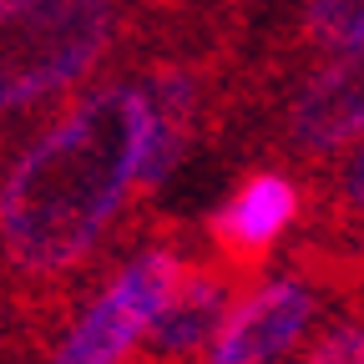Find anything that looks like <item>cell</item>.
<instances>
[{
	"instance_id": "1",
	"label": "cell",
	"mask_w": 364,
	"mask_h": 364,
	"mask_svg": "<svg viewBox=\"0 0 364 364\" xmlns=\"http://www.w3.org/2000/svg\"><path fill=\"white\" fill-rule=\"evenodd\" d=\"M127 46V0H0V152Z\"/></svg>"
},
{
	"instance_id": "2",
	"label": "cell",
	"mask_w": 364,
	"mask_h": 364,
	"mask_svg": "<svg viewBox=\"0 0 364 364\" xmlns=\"http://www.w3.org/2000/svg\"><path fill=\"white\" fill-rule=\"evenodd\" d=\"M248 289H253V279H243L233 263H223L198 233L167 304L157 309L152 329L142 334L132 359H142V364H198V359H208V349L218 344V334L228 324V314L238 309V299Z\"/></svg>"
},
{
	"instance_id": "3",
	"label": "cell",
	"mask_w": 364,
	"mask_h": 364,
	"mask_svg": "<svg viewBox=\"0 0 364 364\" xmlns=\"http://www.w3.org/2000/svg\"><path fill=\"white\" fill-rule=\"evenodd\" d=\"M304 218V177L284 172V167H248L233 193H228L203 223L198 233L203 243L233 263L243 279H268L273 248H279Z\"/></svg>"
},
{
	"instance_id": "4",
	"label": "cell",
	"mask_w": 364,
	"mask_h": 364,
	"mask_svg": "<svg viewBox=\"0 0 364 364\" xmlns=\"http://www.w3.org/2000/svg\"><path fill=\"white\" fill-rule=\"evenodd\" d=\"M324 304H329V294L314 279H304L299 268L268 273V279H258L238 299V309L228 314V324H223V334H218V344L208 349L203 364H273V359H289L304 339H314Z\"/></svg>"
},
{
	"instance_id": "5",
	"label": "cell",
	"mask_w": 364,
	"mask_h": 364,
	"mask_svg": "<svg viewBox=\"0 0 364 364\" xmlns=\"http://www.w3.org/2000/svg\"><path fill=\"white\" fill-rule=\"evenodd\" d=\"M273 0H127L122 61L152 51H248L243 26Z\"/></svg>"
},
{
	"instance_id": "6",
	"label": "cell",
	"mask_w": 364,
	"mask_h": 364,
	"mask_svg": "<svg viewBox=\"0 0 364 364\" xmlns=\"http://www.w3.org/2000/svg\"><path fill=\"white\" fill-rule=\"evenodd\" d=\"M359 46H364V0H304L284 31L248 46V61L268 76H284L309 61L359 51Z\"/></svg>"
},
{
	"instance_id": "7",
	"label": "cell",
	"mask_w": 364,
	"mask_h": 364,
	"mask_svg": "<svg viewBox=\"0 0 364 364\" xmlns=\"http://www.w3.org/2000/svg\"><path fill=\"white\" fill-rule=\"evenodd\" d=\"M304 364H364V314L339 309L324 329H314Z\"/></svg>"
},
{
	"instance_id": "8",
	"label": "cell",
	"mask_w": 364,
	"mask_h": 364,
	"mask_svg": "<svg viewBox=\"0 0 364 364\" xmlns=\"http://www.w3.org/2000/svg\"><path fill=\"white\" fill-rule=\"evenodd\" d=\"M132 364H142V359H132Z\"/></svg>"
}]
</instances>
